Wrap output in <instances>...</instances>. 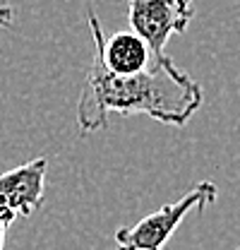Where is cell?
Here are the masks:
<instances>
[{"label": "cell", "mask_w": 240, "mask_h": 250, "mask_svg": "<svg viewBox=\"0 0 240 250\" xmlns=\"http://www.w3.org/2000/svg\"><path fill=\"white\" fill-rule=\"evenodd\" d=\"M202 87L173 62H154L130 77L113 75L94 53L77 101V125L89 135L108 125V113H144L163 125H185L202 106Z\"/></svg>", "instance_id": "obj_1"}, {"label": "cell", "mask_w": 240, "mask_h": 250, "mask_svg": "<svg viewBox=\"0 0 240 250\" xmlns=\"http://www.w3.org/2000/svg\"><path fill=\"white\" fill-rule=\"evenodd\" d=\"M219 190L211 181L192 186L178 202L163 205L161 209L142 217L135 226H122L116 231L118 250H166L168 238L176 233L180 221L195 209H204L216 200Z\"/></svg>", "instance_id": "obj_2"}, {"label": "cell", "mask_w": 240, "mask_h": 250, "mask_svg": "<svg viewBox=\"0 0 240 250\" xmlns=\"http://www.w3.org/2000/svg\"><path fill=\"white\" fill-rule=\"evenodd\" d=\"M130 27L149 43L156 62H173L166 43L173 34H182L195 17V0H127Z\"/></svg>", "instance_id": "obj_3"}, {"label": "cell", "mask_w": 240, "mask_h": 250, "mask_svg": "<svg viewBox=\"0 0 240 250\" xmlns=\"http://www.w3.org/2000/svg\"><path fill=\"white\" fill-rule=\"evenodd\" d=\"M87 20H89V29L94 36V53L103 61V65L113 75H120V77L140 75L156 62L149 43L137 31H116L106 36L91 5L87 7Z\"/></svg>", "instance_id": "obj_4"}, {"label": "cell", "mask_w": 240, "mask_h": 250, "mask_svg": "<svg viewBox=\"0 0 240 250\" xmlns=\"http://www.w3.org/2000/svg\"><path fill=\"white\" fill-rule=\"evenodd\" d=\"M48 159L39 156L27 164L0 173V214L10 226L17 217H29L43 202Z\"/></svg>", "instance_id": "obj_5"}, {"label": "cell", "mask_w": 240, "mask_h": 250, "mask_svg": "<svg viewBox=\"0 0 240 250\" xmlns=\"http://www.w3.org/2000/svg\"><path fill=\"white\" fill-rule=\"evenodd\" d=\"M0 27L10 29L12 27V10H10V0H0Z\"/></svg>", "instance_id": "obj_6"}, {"label": "cell", "mask_w": 240, "mask_h": 250, "mask_svg": "<svg viewBox=\"0 0 240 250\" xmlns=\"http://www.w3.org/2000/svg\"><path fill=\"white\" fill-rule=\"evenodd\" d=\"M5 229H7V224H5V219L0 214V250H2V241H5Z\"/></svg>", "instance_id": "obj_7"}, {"label": "cell", "mask_w": 240, "mask_h": 250, "mask_svg": "<svg viewBox=\"0 0 240 250\" xmlns=\"http://www.w3.org/2000/svg\"><path fill=\"white\" fill-rule=\"evenodd\" d=\"M236 250H240V246H238V248H236Z\"/></svg>", "instance_id": "obj_8"}]
</instances>
